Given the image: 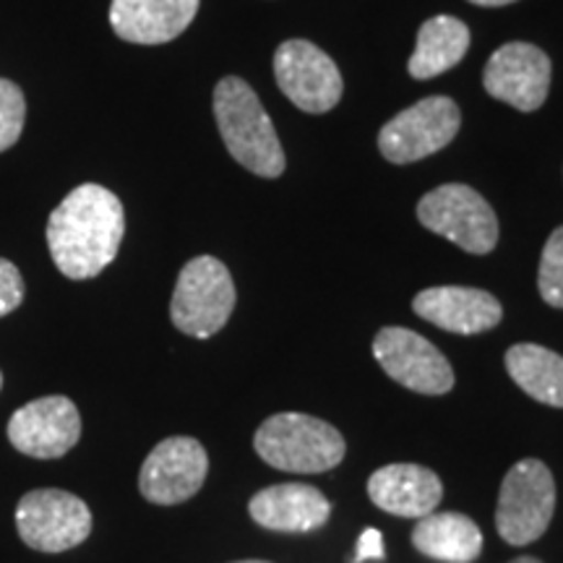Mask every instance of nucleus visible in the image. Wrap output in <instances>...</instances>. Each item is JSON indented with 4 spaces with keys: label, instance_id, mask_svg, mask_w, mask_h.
I'll use <instances>...</instances> for the list:
<instances>
[{
    "label": "nucleus",
    "instance_id": "obj_22",
    "mask_svg": "<svg viewBox=\"0 0 563 563\" xmlns=\"http://www.w3.org/2000/svg\"><path fill=\"white\" fill-rule=\"evenodd\" d=\"M26 118L24 91L9 79H0V152H9L21 139Z\"/></svg>",
    "mask_w": 563,
    "mask_h": 563
},
{
    "label": "nucleus",
    "instance_id": "obj_7",
    "mask_svg": "<svg viewBox=\"0 0 563 563\" xmlns=\"http://www.w3.org/2000/svg\"><path fill=\"white\" fill-rule=\"evenodd\" d=\"M16 530L32 551L63 553L81 545L91 534V511L74 493L37 488L21 496Z\"/></svg>",
    "mask_w": 563,
    "mask_h": 563
},
{
    "label": "nucleus",
    "instance_id": "obj_24",
    "mask_svg": "<svg viewBox=\"0 0 563 563\" xmlns=\"http://www.w3.org/2000/svg\"><path fill=\"white\" fill-rule=\"evenodd\" d=\"M384 534L378 530H365L361 534V540H357V551H355V563H363L368 559H384Z\"/></svg>",
    "mask_w": 563,
    "mask_h": 563
},
{
    "label": "nucleus",
    "instance_id": "obj_21",
    "mask_svg": "<svg viewBox=\"0 0 563 563\" xmlns=\"http://www.w3.org/2000/svg\"><path fill=\"white\" fill-rule=\"evenodd\" d=\"M538 290L548 306L563 308V224L553 230L540 256Z\"/></svg>",
    "mask_w": 563,
    "mask_h": 563
},
{
    "label": "nucleus",
    "instance_id": "obj_1",
    "mask_svg": "<svg viewBox=\"0 0 563 563\" xmlns=\"http://www.w3.org/2000/svg\"><path fill=\"white\" fill-rule=\"evenodd\" d=\"M123 235V203L97 183L74 188L47 220V249L68 279H91L108 269L121 251Z\"/></svg>",
    "mask_w": 563,
    "mask_h": 563
},
{
    "label": "nucleus",
    "instance_id": "obj_15",
    "mask_svg": "<svg viewBox=\"0 0 563 563\" xmlns=\"http://www.w3.org/2000/svg\"><path fill=\"white\" fill-rule=\"evenodd\" d=\"M199 0H112L110 26L133 45H165L191 26Z\"/></svg>",
    "mask_w": 563,
    "mask_h": 563
},
{
    "label": "nucleus",
    "instance_id": "obj_12",
    "mask_svg": "<svg viewBox=\"0 0 563 563\" xmlns=\"http://www.w3.org/2000/svg\"><path fill=\"white\" fill-rule=\"evenodd\" d=\"M81 439L79 407L68 397H40L13 412L9 441L13 449L34 460H58Z\"/></svg>",
    "mask_w": 563,
    "mask_h": 563
},
{
    "label": "nucleus",
    "instance_id": "obj_19",
    "mask_svg": "<svg viewBox=\"0 0 563 563\" xmlns=\"http://www.w3.org/2000/svg\"><path fill=\"white\" fill-rule=\"evenodd\" d=\"M470 51V30L467 24L454 16H433L420 26L415 53L410 58L412 79L428 81L441 76L443 70L454 68Z\"/></svg>",
    "mask_w": 563,
    "mask_h": 563
},
{
    "label": "nucleus",
    "instance_id": "obj_28",
    "mask_svg": "<svg viewBox=\"0 0 563 563\" xmlns=\"http://www.w3.org/2000/svg\"><path fill=\"white\" fill-rule=\"evenodd\" d=\"M0 389H3V373H0Z\"/></svg>",
    "mask_w": 563,
    "mask_h": 563
},
{
    "label": "nucleus",
    "instance_id": "obj_17",
    "mask_svg": "<svg viewBox=\"0 0 563 563\" xmlns=\"http://www.w3.org/2000/svg\"><path fill=\"white\" fill-rule=\"evenodd\" d=\"M253 522L274 532H311L327 525L332 504L313 485L287 483L258 490L251 498Z\"/></svg>",
    "mask_w": 563,
    "mask_h": 563
},
{
    "label": "nucleus",
    "instance_id": "obj_23",
    "mask_svg": "<svg viewBox=\"0 0 563 563\" xmlns=\"http://www.w3.org/2000/svg\"><path fill=\"white\" fill-rule=\"evenodd\" d=\"M24 302V277L9 258H0V319Z\"/></svg>",
    "mask_w": 563,
    "mask_h": 563
},
{
    "label": "nucleus",
    "instance_id": "obj_5",
    "mask_svg": "<svg viewBox=\"0 0 563 563\" xmlns=\"http://www.w3.org/2000/svg\"><path fill=\"white\" fill-rule=\"evenodd\" d=\"M555 511V481L548 464L522 460L506 473L498 493L496 530L509 545L543 538Z\"/></svg>",
    "mask_w": 563,
    "mask_h": 563
},
{
    "label": "nucleus",
    "instance_id": "obj_11",
    "mask_svg": "<svg viewBox=\"0 0 563 563\" xmlns=\"http://www.w3.org/2000/svg\"><path fill=\"white\" fill-rule=\"evenodd\" d=\"M373 355L397 384L420 394H446L454 386L452 363L426 336L402 327H386L373 340Z\"/></svg>",
    "mask_w": 563,
    "mask_h": 563
},
{
    "label": "nucleus",
    "instance_id": "obj_4",
    "mask_svg": "<svg viewBox=\"0 0 563 563\" xmlns=\"http://www.w3.org/2000/svg\"><path fill=\"white\" fill-rule=\"evenodd\" d=\"M235 300V285L228 266L214 256H196L180 269L170 319L183 334L209 340L230 321Z\"/></svg>",
    "mask_w": 563,
    "mask_h": 563
},
{
    "label": "nucleus",
    "instance_id": "obj_25",
    "mask_svg": "<svg viewBox=\"0 0 563 563\" xmlns=\"http://www.w3.org/2000/svg\"><path fill=\"white\" fill-rule=\"evenodd\" d=\"M473 5H485V9H498V5H509L517 3V0H470Z\"/></svg>",
    "mask_w": 563,
    "mask_h": 563
},
{
    "label": "nucleus",
    "instance_id": "obj_2",
    "mask_svg": "<svg viewBox=\"0 0 563 563\" xmlns=\"http://www.w3.org/2000/svg\"><path fill=\"white\" fill-rule=\"evenodd\" d=\"M214 118L224 146L238 165L258 178H279L285 173L287 159L269 112L243 79L224 76L217 84Z\"/></svg>",
    "mask_w": 563,
    "mask_h": 563
},
{
    "label": "nucleus",
    "instance_id": "obj_26",
    "mask_svg": "<svg viewBox=\"0 0 563 563\" xmlns=\"http://www.w3.org/2000/svg\"><path fill=\"white\" fill-rule=\"evenodd\" d=\"M509 563H543L540 559H532V555H522V559H514Z\"/></svg>",
    "mask_w": 563,
    "mask_h": 563
},
{
    "label": "nucleus",
    "instance_id": "obj_8",
    "mask_svg": "<svg viewBox=\"0 0 563 563\" xmlns=\"http://www.w3.org/2000/svg\"><path fill=\"white\" fill-rule=\"evenodd\" d=\"M462 112L449 97H426L394 115L378 133V150L391 165H410L449 146L460 133Z\"/></svg>",
    "mask_w": 563,
    "mask_h": 563
},
{
    "label": "nucleus",
    "instance_id": "obj_27",
    "mask_svg": "<svg viewBox=\"0 0 563 563\" xmlns=\"http://www.w3.org/2000/svg\"><path fill=\"white\" fill-rule=\"evenodd\" d=\"M232 563H269V561H232Z\"/></svg>",
    "mask_w": 563,
    "mask_h": 563
},
{
    "label": "nucleus",
    "instance_id": "obj_14",
    "mask_svg": "<svg viewBox=\"0 0 563 563\" xmlns=\"http://www.w3.org/2000/svg\"><path fill=\"white\" fill-rule=\"evenodd\" d=\"M415 313L433 327L454 334H481L504 319L501 302L475 287H428L415 295Z\"/></svg>",
    "mask_w": 563,
    "mask_h": 563
},
{
    "label": "nucleus",
    "instance_id": "obj_20",
    "mask_svg": "<svg viewBox=\"0 0 563 563\" xmlns=\"http://www.w3.org/2000/svg\"><path fill=\"white\" fill-rule=\"evenodd\" d=\"M506 371L519 389L548 407L563 410V357L540 344H514L506 352Z\"/></svg>",
    "mask_w": 563,
    "mask_h": 563
},
{
    "label": "nucleus",
    "instance_id": "obj_3",
    "mask_svg": "<svg viewBox=\"0 0 563 563\" xmlns=\"http://www.w3.org/2000/svg\"><path fill=\"white\" fill-rule=\"evenodd\" d=\"M253 449L282 473H327L344 460V439L327 420L302 412H279L262 422Z\"/></svg>",
    "mask_w": 563,
    "mask_h": 563
},
{
    "label": "nucleus",
    "instance_id": "obj_9",
    "mask_svg": "<svg viewBox=\"0 0 563 563\" xmlns=\"http://www.w3.org/2000/svg\"><path fill=\"white\" fill-rule=\"evenodd\" d=\"M274 76L295 108L321 115L342 100V74L321 47L308 40H287L274 53Z\"/></svg>",
    "mask_w": 563,
    "mask_h": 563
},
{
    "label": "nucleus",
    "instance_id": "obj_13",
    "mask_svg": "<svg viewBox=\"0 0 563 563\" xmlns=\"http://www.w3.org/2000/svg\"><path fill=\"white\" fill-rule=\"evenodd\" d=\"M485 91L511 108H543L551 89V58L530 42H509L490 55L483 74Z\"/></svg>",
    "mask_w": 563,
    "mask_h": 563
},
{
    "label": "nucleus",
    "instance_id": "obj_16",
    "mask_svg": "<svg viewBox=\"0 0 563 563\" xmlns=\"http://www.w3.org/2000/svg\"><path fill=\"white\" fill-rule=\"evenodd\" d=\"M368 496L394 517L420 519L441 504L443 485L433 470L420 464H386L371 475Z\"/></svg>",
    "mask_w": 563,
    "mask_h": 563
},
{
    "label": "nucleus",
    "instance_id": "obj_6",
    "mask_svg": "<svg viewBox=\"0 0 563 563\" xmlns=\"http://www.w3.org/2000/svg\"><path fill=\"white\" fill-rule=\"evenodd\" d=\"M418 220L467 253H490L498 243V217L475 188L446 183L418 203Z\"/></svg>",
    "mask_w": 563,
    "mask_h": 563
},
{
    "label": "nucleus",
    "instance_id": "obj_18",
    "mask_svg": "<svg viewBox=\"0 0 563 563\" xmlns=\"http://www.w3.org/2000/svg\"><path fill=\"white\" fill-rule=\"evenodd\" d=\"M412 545L433 561L473 563L483 551V532L464 514L433 511L415 525Z\"/></svg>",
    "mask_w": 563,
    "mask_h": 563
},
{
    "label": "nucleus",
    "instance_id": "obj_10",
    "mask_svg": "<svg viewBox=\"0 0 563 563\" xmlns=\"http://www.w3.org/2000/svg\"><path fill=\"white\" fill-rule=\"evenodd\" d=\"M209 473L207 449L191 435L159 441L141 464L139 490L146 501L175 506L194 498Z\"/></svg>",
    "mask_w": 563,
    "mask_h": 563
}]
</instances>
